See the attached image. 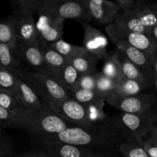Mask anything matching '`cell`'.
Instances as JSON below:
<instances>
[{
    "label": "cell",
    "instance_id": "12",
    "mask_svg": "<svg viewBox=\"0 0 157 157\" xmlns=\"http://www.w3.org/2000/svg\"><path fill=\"white\" fill-rule=\"evenodd\" d=\"M18 30V43L37 42L38 32L34 13L25 8L12 7Z\"/></svg>",
    "mask_w": 157,
    "mask_h": 157
},
{
    "label": "cell",
    "instance_id": "26",
    "mask_svg": "<svg viewBox=\"0 0 157 157\" xmlns=\"http://www.w3.org/2000/svg\"><path fill=\"white\" fill-rule=\"evenodd\" d=\"M98 60L95 57L87 53L68 60L69 64L79 73L80 75L98 72Z\"/></svg>",
    "mask_w": 157,
    "mask_h": 157
},
{
    "label": "cell",
    "instance_id": "38",
    "mask_svg": "<svg viewBox=\"0 0 157 157\" xmlns=\"http://www.w3.org/2000/svg\"><path fill=\"white\" fill-rule=\"evenodd\" d=\"M22 157H51L47 153L44 151L42 149L32 150L26 154H25Z\"/></svg>",
    "mask_w": 157,
    "mask_h": 157
},
{
    "label": "cell",
    "instance_id": "13",
    "mask_svg": "<svg viewBox=\"0 0 157 157\" xmlns=\"http://www.w3.org/2000/svg\"><path fill=\"white\" fill-rule=\"evenodd\" d=\"M90 20L99 25L112 24L121 12L114 1L85 0Z\"/></svg>",
    "mask_w": 157,
    "mask_h": 157
},
{
    "label": "cell",
    "instance_id": "6",
    "mask_svg": "<svg viewBox=\"0 0 157 157\" xmlns=\"http://www.w3.org/2000/svg\"><path fill=\"white\" fill-rule=\"evenodd\" d=\"M104 101L122 113H140L154 108L157 102V94L155 92H147L123 97L113 93L106 97Z\"/></svg>",
    "mask_w": 157,
    "mask_h": 157
},
{
    "label": "cell",
    "instance_id": "27",
    "mask_svg": "<svg viewBox=\"0 0 157 157\" xmlns=\"http://www.w3.org/2000/svg\"><path fill=\"white\" fill-rule=\"evenodd\" d=\"M0 107L18 118L27 110L15 94L2 90H0Z\"/></svg>",
    "mask_w": 157,
    "mask_h": 157
},
{
    "label": "cell",
    "instance_id": "9",
    "mask_svg": "<svg viewBox=\"0 0 157 157\" xmlns=\"http://www.w3.org/2000/svg\"><path fill=\"white\" fill-rule=\"evenodd\" d=\"M84 29L83 46L85 52L95 57L98 61H104L108 55V39L99 29L93 27L87 22H81Z\"/></svg>",
    "mask_w": 157,
    "mask_h": 157
},
{
    "label": "cell",
    "instance_id": "20",
    "mask_svg": "<svg viewBox=\"0 0 157 157\" xmlns=\"http://www.w3.org/2000/svg\"><path fill=\"white\" fill-rule=\"evenodd\" d=\"M119 60L121 62L123 76L124 78L138 81L151 87L152 89H155L151 81L147 78L144 72L140 69L138 68L135 64H133L131 61H129L121 52H119Z\"/></svg>",
    "mask_w": 157,
    "mask_h": 157
},
{
    "label": "cell",
    "instance_id": "1",
    "mask_svg": "<svg viewBox=\"0 0 157 157\" xmlns=\"http://www.w3.org/2000/svg\"><path fill=\"white\" fill-rule=\"evenodd\" d=\"M42 144L63 143L91 150L117 148L122 141L111 133L71 126L54 136L36 140Z\"/></svg>",
    "mask_w": 157,
    "mask_h": 157
},
{
    "label": "cell",
    "instance_id": "37",
    "mask_svg": "<svg viewBox=\"0 0 157 157\" xmlns=\"http://www.w3.org/2000/svg\"><path fill=\"white\" fill-rule=\"evenodd\" d=\"M12 151V147L10 143L0 136V157L6 156L10 154Z\"/></svg>",
    "mask_w": 157,
    "mask_h": 157
},
{
    "label": "cell",
    "instance_id": "10",
    "mask_svg": "<svg viewBox=\"0 0 157 157\" xmlns=\"http://www.w3.org/2000/svg\"><path fill=\"white\" fill-rule=\"evenodd\" d=\"M64 20L50 14H38L36 22L38 41L50 45L62 39Z\"/></svg>",
    "mask_w": 157,
    "mask_h": 157
},
{
    "label": "cell",
    "instance_id": "14",
    "mask_svg": "<svg viewBox=\"0 0 157 157\" xmlns=\"http://www.w3.org/2000/svg\"><path fill=\"white\" fill-rule=\"evenodd\" d=\"M17 48L21 55L22 62L27 64L32 69V71L52 77L44 62L43 53L38 41L18 43Z\"/></svg>",
    "mask_w": 157,
    "mask_h": 157
},
{
    "label": "cell",
    "instance_id": "16",
    "mask_svg": "<svg viewBox=\"0 0 157 157\" xmlns=\"http://www.w3.org/2000/svg\"><path fill=\"white\" fill-rule=\"evenodd\" d=\"M22 63L18 48L0 43V66L20 77L24 70Z\"/></svg>",
    "mask_w": 157,
    "mask_h": 157
},
{
    "label": "cell",
    "instance_id": "40",
    "mask_svg": "<svg viewBox=\"0 0 157 157\" xmlns=\"http://www.w3.org/2000/svg\"><path fill=\"white\" fill-rule=\"evenodd\" d=\"M147 137L151 139L152 140H153L155 143H156L157 144V124L154 127H153V129L151 130V132L149 133Z\"/></svg>",
    "mask_w": 157,
    "mask_h": 157
},
{
    "label": "cell",
    "instance_id": "32",
    "mask_svg": "<svg viewBox=\"0 0 157 157\" xmlns=\"http://www.w3.org/2000/svg\"><path fill=\"white\" fill-rule=\"evenodd\" d=\"M98 72L91 74L81 75L78 79L75 89H82V90H95L96 86V78Z\"/></svg>",
    "mask_w": 157,
    "mask_h": 157
},
{
    "label": "cell",
    "instance_id": "43",
    "mask_svg": "<svg viewBox=\"0 0 157 157\" xmlns=\"http://www.w3.org/2000/svg\"><path fill=\"white\" fill-rule=\"evenodd\" d=\"M2 126L1 124H0V136H2V135H1V133H2Z\"/></svg>",
    "mask_w": 157,
    "mask_h": 157
},
{
    "label": "cell",
    "instance_id": "21",
    "mask_svg": "<svg viewBox=\"0 0 157 157\" xmlns=\"http://www.w3.org/2000/svg\"><path fill=\"white\" fill-rule=\"evenodd\" d=\"M0 43L13 47L18 45V35L16 19L13 14L0 21Z\"/></svg>",
    "mask_w": 157,
    "mask_h": 157
},
{
    "label": "cell",
    "instance_id": "30",
    "mask_svg": "<svg viewBox=\"0 0 157 157\" xmlns=\"http://www.w3.org/2000/svg\"><path fill=\"white\" fill-rule=\"evenodd\" d=\"M117 83L113 80L104 76L101 72H98L96 78L95 90L102 95L104 98L108 95L114 93L117 87Z\"/></svg>",
    "mask_w": 157,
    "mask_h": 157
},
{
    "label": "cell",
    "instance_id": "19",
    "mask_svg": "<svg viewBox=\"0 0 157 157\" xmlns=\"http://www.w3.org/2000/svg\"><path fill=\"white\" fill-rule=\"evenodd\" d=\"M38 42L43 53L44 62L50 71L51 75L55 79L56 74L68 63V61L56 51L52 49L49 45L40 41Z\"/></svg>",
    "mask_w": 157,
    "mask_h": 157
},
{
    "label": "cell",
    "instance_id": "24",
    "mask_svg": "<svg viewBox=\"0 0 157 157\" xmlns=\"http://www.w3.org/2000/svg\"><path fill=\"white\" fill-rule=\"evenodd\" d=\"M69 94L71 98L85 106L95 104L101 107H104L106 104L104 97L95 90L75 89L69 92Z\"/></svg>",
    "mask_w": 157,
    "mask_h": 157
},
{
    "label": "cell",
    "instance_id": "25",
    "mask_svg": "<svg viewBox=\"0 0 157 157\" xmlns=\"http://www.w3.org/2000/svg\"><path fill=\"white\" fill-rule=\"evenodd\" d=\"M79 77V73L69 63H67L56 74L55 79L64 90L67 92H71L76 87Z\"/></svg>",
    "mask_w": 157,
    "mask_h": 157
},
{
    "label": "cell",
    "instance_id": "35",
    "mask_svg": "<svg viewBox=\"0 0 157 157\" xmlns=\"http://www.w3.org/2000/svg\"><path fill=\"white\" fill-rule=\"evenodd\" d=\"M121 12H129L138 6L140 0H115Z\"/></svg>",
    "mask_w": 157,
    "mask_h": 157
},
{
    "label": "cell",
    "instance_id": "18",
    "mask_svg": "<svg viewBox=\"0 0 157 157\" xmlns=\"http://www.w3.org/2000/svg\"><path fill=\"white\" fill-rule=\"evenodd\" d=\"M113 24L129 32L150 35V30L142 24L134 9L129 12H120Z\"/></svg>",
    "mask_w": 157,
    "mask_h": 157
},
{
    "label": "cell",
    "instance_id": "17",
    "mask_svg": "<svg viewBox=\"0 0 157 157\" xmlns=\"http://www.w3.org/2000/svg\"><path fill=\"white\" fill-rule=\"evenodd\" d=\"M15 94L26 110H35L45 105L30 85L18 76L15 85Z\"/></svg>",
    "mask_w": 157,
    "mask_h": 157
},
{
    "label": "cell",
    "instance_id": "29",
    "mask_svg": "<svg viewBox=\"0 0 157 157\" xmlns=\"http://www.w3.org/2000/svg\"><path fill=\"white\" fill-rule=\"evenodd\" d=\"M49 46L60 55L64 57L66 59H67V61L75 57L87 53L82 46H77L70 44L63 39L58 40L56 42L50 44Z\"/></svg>",
    "mask_w": 157,
    "mask_h": 157
},
{
    "label": "cell",
    "instance_id": "3",
    "mask_svg": "<svg viewBox=\"0 0 157 157\" xmlns=\"http://www.w3.org/2000/svg\"><path fill=\"white\" fill-rule=\"evenodd\" d=\"M157 124V112L155 108L140 113L119 112L111 116V129L121 140L143 143Z\"/></svg>",
    "mask_w": 157,
    "mask_h": 157
},
{
    "label": "cell",
    "instance_id": "8",
    "mask_svg": "<svg viewBox=\"0 0 157 157\" xmlns=\"http://www.w3.org/2000/svg\"><path fill=\"white\" fill-rule=\"evenodd\" d=\"M55 113L73 126L88 129L87 120V107L69 98L64 101L48 105Z\"/></svg>",
    "mask_w": 157,
    "mask_h": 157
},
{
    "label": "cell",
    "instance_id": "34",
    "mask_svg": "<svg viewBox=\"0 0 157 157\" xmlns=\"http://www.w3.org/2000/svg\"><path fill=\"white\" fill-rule=\"evenodd\" d=\"M87 157H122L117 148L93 150Z\"/></svg>",
    "mask_w": 157,
    "mask_h": 157
},
{
    "label": "cell",
    "instance_id": "41",
    "mask_svg": "<svg viewBox=\"0 0 157 157\" xmlns=\"http://www.w3.org/2000/svg\"><path fill=\"white\" fill-rule=\"evenodd\" d=\"M150 35H151L152 38H153V40H154V41L157 44V25L153 27V29H151V30H150Z\"/></svg>",
    "mask_w": 157,
    "mask_h": 157
},
{
    "label": "cell",
    "instance_id": "4",
    "mask_svg": "<svg viewBox=\"0 0 157 157\" xmlns=\"http://www.w3.org/2000/svg\"><path fill=\"white\" fill-rule=\"evenodd\" d=\"M71 126L47 105L27 110L18 118V128L25 130L36 140L56 135Z\"/></svg>",
    "mask_w": 157,
    "mask_h": 157
},
{
    "label": "cell",
    "instance_id": "15",
    "mask_svg": "<svg viewBox=\"0 0 157 157\" xmlns=\"http://www.w3.org/2000/svg\"><path fill=\"white\" fill-rule=\"evenodd\" d=\"M41 149L51 157H87L93 151L63 143L42 144Z\"/></svg>",
    "mask_w": 157,
    "mask_h": 157
},
{
    "label": "cell",
    "instance_id": "31",
    "mask_svg": "<svg viewBox=\"0 0 157 157\" xmlns=\"http://www.w3.org/2000/svg\"><path fill=\"white\" fill-rule=\"evenodd\" d=\"M17 78L18 75L0 66V90L15 94Z\"/></svg>",
    "mask_w": 157,
    "mask_h": 157
},
{
    "label": "cell",
    "instance_id": "28",
    "mask_svg": "<svg viewBox=\"0 0 157 157\" xmlns=\"http://www.w3.org/2000/svg\"><path fill=\"white\" fill-rule=\"evenodd\" d=\"M122 157H150L146 152L143 143L136 140H125L117 147Z\"/></svg>",
    "mask_w": 157,
    "mask_h": 157
},
{
    "label": "cell",
    "instance_id": "7",
    "mask_svg": "<svg viewBox=\"0 0 157 157\" xmlns=\"http://www.w3.org/2000/svg\"><path fill=\"white\" fill-rule=\"evenodd\" d=\"M106 32L111 40L124 41L129 45L155 56L157 54V44L150 35L129 32L117 27L113 23L106 26Z\"/></svg>",
    "mask_w": 157,
    "mask_h": 157
},
{
    "label": "cell",
    "instance_id": "11",
    "mask_svg": "<svg viewBox=\"0 0 157 157\" xmlns=\"http://www.w3.org/2000/svg\"><path fill=\"white\" fill-rule=\"evenodd\" d=\"M111 41L116 46L117 50L121 52L129 61H131L133 64H135L138 68L144 72V75L151 81L155 88L153 72L154 56L141 52L124 41H118V40H112Z\"/></svg>",
    "mask_w": 157,
    "mask_h": 157
},
{
    "label": "cell",
    "instance_id": "23",
    "mask_svg": "<svg viewBox=\"0 0 157 157\" xmlns=\"http://www.w3.org/2000/svg\"><path fill=\"white\" fill-rule=\"evenodd\" d=\"M104 61V65L101 72L104 76L113 80L116 82L124 78L119 60V51L116 49L109 53Z\"/></svg>",
    "mask_w": 157,
    "mask_h": 157
},
{
    "label": "cell",
    "instance_id": "42",
    "mask_svg": "<svg viewBox=\"0 0 157 157\" xmlns=\"http://www.w3.org/2000/svg\"><path fill=\"white\" fill-rule=\"evenodd\" d=\"M152 6H153V8L154 9L155 12H156V14H157V2H152Z\"/></svg>",
    "mask_w": 157,
    "mask_h": 157
},
{
    "label": "cell",
    "instance_id": "5",
    "mask_svg": "<svg viewBox=\"0 0 157 157\" xmlns=\"http://www.w3.org/2000/svg\"><path fill=\"white\" fill-rule=\"evenodd\" d=\"M20 78L30 85L42 102L47 106L70 98L69 92L64 90L56 80L49 75L34 71L23 70Z\"/></svg>",
    "mask_w": 157,
    "mask_h": 157
},
{
    "label": "cell",
    "instance_id": "2",
    "mask_svg": "<svg viewBox=\"0 0 157 157\" xmlns=\"http://www.w3.org/2000/svg\"><path fill=\"white\" fill-rule=\"evenodd\" d=\"M12 7L25 8L35 14H50L62 20H90L85 0H12Z\"/></svg>",
    "mask_w": 157,
    "mask_h": 157
},
{
    "label": "cell",
    "instance_id": "33",
    "mask_svg": "<svg viewBox=\"0 0 157 157\" xmlns=\"http://www.w3.org/2000/svg\"><path fill=\"white\" fill-rule=\"evenodd\" d=\"M0 124L2 126L18 128V117L0 107Z\"/></svg>",
    "mask_w": 157,
    "mask_h": 157
},
{
    "label": "cell",
    "instance_id": "36",
    "mask_svg": "<svg viewBox=\"0 0 157 157\" xmlns=\"http://www.w3.org/2000/svg\"><path fill=\"white\" fill-rule=\"evenodd\" d=\"M143 146L150 157H157V144L147 137L143 141Z\"/></svg>",
    "mask_w": 157,
    "mask_h": 157
},
{
    "label": "cell",
    "instance_id": "44",
    "mask_svg": "<svg viewBox=\"0 0 157 157\" xmlns=\"http://www.w3.org/2000/svg\"><path fill=\"white\" fill-rule=\"evenodd\" d=\"M154 108H155V110H156V112H157V102H156V106H155Z\"/></svg>",
    "mask_w": 157,
    "mask_h": 157
},
{
    "label": "cell",
    "instance_id": "39",
    "mask_svg": "<svg viewBox=\"0 0 157 157\" xmlns=\"http://www.w3.org/2000/svg\"><path fill=\"white\" fill-rule=\"evenodd\" d=\"M153 80H154L155 89H157V54L156 55H155L154 58H153Z\"/></svg>",
    "mask_w": 157,
    "mask_h": 157
},
{
    "label": "cell",
    "instance_id": "22",
    "mask_svg": "<svg viewBox=\"0 0 157 157\" xmlns=\"http://www.w3.org/2000/svg\"><path fill=\"white\" fill-rule=\"evenodd\" d=\"M151 87L126 78H122L117 83V87L114 94L123 97L133 96L142 93H147L151 91Z\"/></svg>",
    "mask_w": 157,
    "mask_h": 157
}]
</instances>
